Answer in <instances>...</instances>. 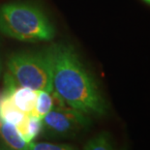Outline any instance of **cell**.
Masks as SVG:
<instances>
[{
  "instance_id": "cell-1",
  "label": "cell",
  "mask_w": 150,
  "mask_h": 150,
  "mask_svg": "<svg viewBox=\"0 0 150 150\" xmlns=\"http://www.w3.org/2000/svg\"><path fill=\"white\" fill-rule=\"evenodd\" d=\"M47 52L54 93L67 106L87 115H106L108 110L106 99L74 47L58 43L47 49Z\"/></svg>"
},
{
  "instance_id": "cell-2",
  "label": "cell",
  "mask_w": 150,
  "mask_h": 150,
  "mask_svg": "<svg viewBox=\"0 0 150 150\" xmlns=\"http://www.w3.org/2000/svg\"><path fill=\"white\" fill-rule=\"evenodd\" d=\"M0 32L21 42H47L55 30L44 11L26 1H13L0 6Z\"/></svg>"
},
{
  "instance_id": "cell-3",
  "label": "cell",
  "mask_w": 150,
  "mask_h": 150,
  "mask_svg": "<svg viewBox=\"0 0 150 150\" xmlns=\"http://www.w3.org/2000/svg\"><path fill=\"white\" fill-rule=\"evenodd\" d=\"M7 68L8 74L18 85L36 91H53L52 67L47 50L12 54L7 61Z\"/></svg>"
},
{
  "instance_id": "cell-4",
  "label": "cell",
  "mask_w": 150,
  "mask_h": 150,
  "mask_svg": "<svg viewBox=\"0 0 150 150\" xmlns=\"http://www.w3.org/2000/svg\"><path fill=\"white\" fill-rule=\"evenodd\" d=\"M42 121L45 134L52 138L75 137L91 125L89 115L69 106L52 108Z\"/></svg>"
},
{
  "instance_id": "cell-5",
  "label": "cell",
  "mask_w": 150,
  "mask_h": 150,
  "mask_svg": "<svg viewBox=\"0 0 150 150\" xmlns=\"http://www.w3.org/2000/svg\"><path fill=\"white\" fill-rule=\"evenodd\" d=\"M63 106H67V105L53 91H37V98L35 107L29 114L40 118V119H43L52 108Z\"/></svg>"
},
{
  "instance_id": "cell-6",
  "label": "cell",
  "mask_w": 150,
  "mask_h": 150,
  "mask_svg": "<svg viewBox=\"0 0 150 150\" xmlns=\"http://www.w3.org/2000/svg\"><path fill=\"white\" fill-rule=\"evenodd\" d=\"M0 139L13 150H29V143L21 138L17 127L0 119Z\"/></svg>"
},
{
  "instance_id": "cell-7",
  "label": "cell",
  "mask_w": 150,
  "mask_h": 150,
  "mask_svg": "<svg viewBox=\"0 0 150 150\" xmlns=\"http://www.w3.org/2000/svg\"><path fill=\"white\" fill-rule=\"evenodd\" d=\"M17 129L21 138L29 143L33 142L43 130V121L31 114H26L23 121L17 126Z\"/></svg>"
},
{
  "instance_id": "cell-8",
  "label": "cell",
  "mask_w": 150,
  "mask_h": 150,
  "mask_svg": "<svg viewBox=\"0 0 150 150\" xmlns=\"http://www.w3.org/2000/svg\"><path fill=\"white\" fill-rule=\"evenodd\" d=\"M84 150H114L110 134L102 132L86 142Z\"/></svg>"
},
{
  "instance_id": "cell-9",
  "label": "cell",
  "mask_w": 150,
  "mask_h": 150,
  "mask_svg": "<svg viewBox=\"0 0 150 150\" xmlns=\"http://www.w3.org/2000/svg\"><path fill=\"white\" fill-rule=\"evenodd\" d=\"M29 150H76L69 144H54L49 142H29Z\"/></svg>"
},
{
  "instance_id": "cell-10",
  "label": "cell",
  "mask_w": 150,
  "mask_h": 150,
  "mask_svg": "<svg viewBox=\"0 0 150 150\" xmlns=\"http://www.w3.org/2000/svg\"><path fill=\"white\" fill-rule=\"evenodd\" d=\"M0 150H13V149L9 147V146L6 144L4 142L0 140Z\"/></svg>"
},
{
  "instance_id": "cell-11",
  "label": "cell",
  "mask_w": 150,
  "mask_h": 150,
  "mask_svg": "<svg viewBox=\"0 0 150 150\" xmlns=\"http://www.w3.org/2000/svg\"><path fill=\"white\" fill-rule=\"evenodd\" d=\"M2 69H3V64H2V58H1V53H0V76L2 74Z\"/></svg>"
},
{
  "instance_id": "cell-12",
  "label": "cell",
  "mask_w": 150,
  "mask_h": 150,
  "mask_svg": "<svg viewBox=\"0 0 150 150\" xmlns=\"http://www.w3.org/2000/svg\"><path fill=\"white\" fill-rule=\"evenodd\" d=\"M143 2H145L146 4H148V5H150V0H142Z\"/></svg>"
},
{
  "instance_id": "cell-13",
  "label": "cell",
  "mask_w": 150,
  "mask_h": 150,
  "mask_svg": "<svg viewBox=\"0 0 150 150\" xmlns=\"http://www.w3.org/2000/svg\"><path fill=\"white\" fill-rule=\"evenodd\" d=\"M120 150H128V149H127L126 147H123V148H121Z\"/></svg>"
},
{
  "instance_id": "cell-14",
  "label": "cell",
  "mask_w": 150,
  "mask_h": 150,
  "mask_svg": "<svg viewBox=\"0 0 150 150\" xmlns=\"http://www.w3.org/2000/svg\"></svg>"
}]
</instances>
